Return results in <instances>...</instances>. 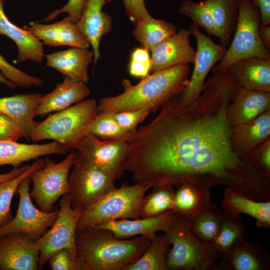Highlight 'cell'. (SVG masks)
<instances>
[{
  "instance_id": "1",
  "label": "cell",
  "mask_w": 270,
  "mask_h": 270,
  "mask_svg": "<svg viewBox=\"0 0 270 270\" xmlns=\"http://www.w3.org/2000/svg\"><path fill=\"white\" fill-rule=\"evenodd\" d=\"M238 86L226 70L205 80L192 104L184 106L180 94L172 98L132 134L125 170L150 188L222 185L256 200H269L270 178L232 147L227 110Z\"/></svg>"
},
{
  "instance_id": "2",
  "label": "cell",
  "mask_w": 270,
  "mask_h": 270,
  "mask_svg": "<svg viewBox=\"0 0 270 270\" xmlns=\"http://www.w3.org/2000/svg\"><path fill=\"white\" fill-rule=\"evenodd\" d=\"M190 72L188 64H182L153 72L135 85L124 80V92L101 98L97 112H118L142 108L155 112L182 92L188 84Z\"/></svg>"
},
{
  "instance_id": "3",
  "label": "cell",
  "mask_w": 270,
  "mask_h": 270,
  "mask_svg": "<svg viewBox=\"0 0 270 270\" xmlns=\"http://www.w3.org/2000/svg\"><path fill=\"white\" fill-rule=\"evenodd\" d=\"M152 236L126 240L94 226L77 230V254L84 270H125L144 252Z\"/></svg>"
},
{
  "instance_id": "4",
  "label": "cell",
  "mask_w": 270,
  "mask_h": 270,
  "mask_svg": "<svg viewBox=\"0 0 270 270\" xmlns=\"http://www.w3.org/2000/svg\"><path fill=\"white\" fill-rule=\"evenodd\" d=\"M97 106L94 98L88 99L50 114L44 120L37 122L30 140L34 142L52 140L70 150H76L90 134Z\"/></svg>"
},
{
  "instance_id": "5",
  "label": "cell",
  "mask_w": 270,
  "mask_h": 270,
  "mask_svg": "<svg viewBox=\"0 0 270 270\" xmlns=\"http://www.w3.org/2000/svg\"><path fill=\"white\" fill-rule=\"evenodd\" d=\"M172 248L166 258L168 270H208L221 256L212 244L202 242L192 232L189 220L174 212L169 228L164 232Z\"/></svg>"
},
{
  "instance_id": "6",
  "label": "cell",
  "mask_w": 270,
  "mask_h": 270,
  "mask_svg": "<svg viewBox=\"0 0 270 270\" xmlns=\"http://www.w3.org/2000/svg\"><path fill=\"white\" fill-rule=\"evenodd\" d=\"M148 189V186L136 182L132 186L122 184L114 188L82 212L77 230L112 220L140 218V204Z\"/></svg>"
},
{
  "instance_id": "7",
  "label": "cell",
  "mask_w": 270,
  "mask_h": 270,
  "mask_svg": "<svg viewBox=\"0 0 270 270\" xmlns=\"http://www.w3.org/2000/svg\"><path fill=\"white\" fill-rule=\"evenodd\" d=\"M260 18L251 0H240L238 21L231 42L222 60L211 70L212 74L226 70L233 63L246 58H270L259 34Z\"/></svg>"
},
{
  "instance_id": "8",
  "label": "cell",
  "mask_w": 270,
  "mask_h": 270,
  "mask_svg": "<svg viewBox=\"0 0 270 270\" xmlns=\"http://www.w3.org/2000/svg\"><path fill=\"white\" fill-rule=\"evenodd\" d=\"M74 154L72 149L58 163L48 158L42 168L30 174L32 188L30 194L41 210L52 211L56 202L68 193V176L74 164Z\"/></svg>"
},
{
  "instance_id": "9",
  "label": "cell",
  "mask_w": 270,
  "mask_h": 270,
  "mask_svg": "<svg viewBox=\"0 0 270 270\" xmlns=\"http://www.w3.org/2000/svg\"><path fill=\"white\" fill-rule=\"evenodd\" d=\"M74 150L73 164L98 168L116 180L125 171L127 142L102 140L89 134L82 146Z\"/></svg>"
},
{
  "instance_id": "10",
  "label": "cell",
  "mask_w": 270,
  "mask_h": 270,
  "mask_svg": "<svg viewBox=\"0 0 270 270\" xmlns=\"http://www.w3.org/2000/svg\"><path fill=\"white\" fill-rule=\"evenodd\" d=\"M82 210L72 207L69 194L62 196L60 201L58 215L53 224L36 240L40 251L38 269L42 268L50 257L56 252L67 248L78 256L76 246V234Z\"/></svg>"
},
{
  "instance_id": "11",
  "label": "cell",
  "mask_w": 270,
  "mask_h": 270,
  "mask_svg": "<svg viewBox=\"0 0 270 270\" xmlns=\"http://www.w3.org/2000/svg\"><path fill=\"white\" fill-rule=\"evenodd\" d=\"M30 174L20 182L16 191L19 203L16 216L0 228V237L10 234L23 233L36 240L48 230L56 220L59 208L50 212L37 208L30 194Z\"/></svg>"
},
{
  "instance_id": "12",
  "label": "cell",
  "mask_w": 270,
  "mask_h": 270,
  "mask_svg": "<svg viewBox=\"0 0 270 270\" xmlns=\"http://www.w3.org/2000/svg\"><path fill=\"white\" fill-rule=\"evenodd\" d=\"M116 180L98 168L73 164L68 176L72 207L84 211L116 188Z\"/></svg>"
},
{
  "instance_id": "13",
  "label": "cell",
  "mask_w": 270,
  "mask_h": 270,
  "mask_svg": "<svg viewBox=\"0 0 270 270\" xmlns=\"http://www.w3.org/2000/svg\"><path fill=\"white\" fill-rule=\"evenodd\" d=\"M189 29L196 40V50L192 76L187 86L180 94L184 106L192 104L198 98L207 75L216 63L222 60L227 49L215 43L194 24Z\"/></svg>"
},
{
  "instance_id": "14",
  "label": "cell",
  "mask_w": 270,
  "mask_h": 270,
  "mask_svg": "<svg viewBox=\"0 0 270 270\" xmlns=\"http://www.w3.org/2000/svg\"><path fill=\"white\" fill-rule=\"evenodd\" d=\"M40 251L36 240L23 233L0 237V270H36Z\"/></svg>"
},
{
  "instance_id": "15",
  "label": "cell",
  "mask_w": 270,
  "mask_h": 270,
  "mask_svg": "<svg viewBox=\"0 0 270 270\" xmlns=\"http://www.w3.org/2000/svg\"><path fill=\"white\" fill-rule=\"evenodd\" d=\"M270 255L262 244L248 239L223 254L213 265L214 270H269Z\"/></svg>"
},
{
  "instance_id": "16",
  "label": "cell",
  "mask_w": 270,
  "mask_h": 270,
  "mask_svg": "<svg viewBox=\"0 0 270 270\" xmlns=\"http://www.w3.org/2000/svg\"><path fill=\"white\" fill-rule=\"evenodd\" d=\"M190 29H181L157 45L151 52L150 71L194 63L196 50L190 44Z\"/></svg>"
},
{
  "instance_id": "17",
  "label": "cell",
  "mask_w": 270,
  "mask_h": 270,
  "mask_svg": "<svg viewBox=\"0 0 270 270\" xmlns=\"http://www.w3.org/2000/svg\"><path fill=\"white\" fill-rule=\"evenodd\" d=\"M111 0H86L84 11L76 24L78 30L86 38L92 48L94 66L100 58V40L112 30L110 16L102 10L104 4Z\"/></svg>"
},
{
  "instance_id": "18",
  "label": "cell",
  "mask_w": 270,
  "mask_h": 270,
  "mask_svg": "<svg viewBox=\"0 0 270 270\" xmlns=\"http://www.w3.org/2000/svg\"><path fill=\"white\" fill-rule=\"evenodd\" d=\"M270 136V110L231 128L232 148L240 158L246 160L252 151Z\"/></svg>"
},
{
  "instance_id": "19",
  "label": "cell",
  "mask_w": 270,
  "mask_h": 270,
  "mask_svg": "<svg viewBox=\"0 0 270 270\" xmlns=\"http://www.w3.org/2000/svg\"><path fill=\"white\" fill-rule=\"evenodd\" d=\"M270 110V92L238 87L227 110L232 126L248 122Z\"/></svg>"
},
{
  "instance_id": "20",
  "label": "cell",
  "mask_w": 270,
  "mask_h": 270,
  "mask_svg": "<svg viewBox=\"0 0 270 270\" xmlns=\"http://www.w3.org/2000/svg\"><path fill=\"white\" fill-rule=\"evenodd\" d=\"M174 212L168 210L154 217L118 220L94 227L108 230L120 238L133 236H152L158 232H166L171 224Z\"/></svg>"
},
{
  "instance_id": "21",
  "label": "cell",
  "mask_w": 270,
  "mask_h": 270,
  "mask_svg": "<svg viewBox=\"0 0 270 270\" xmlns=\"http://www.w3.org/2000/svg\"><path fill=\"white\" fill-rule=\"evenodd\" d=\"M226 70L240 87L270 92V58L242 59L232 64Z\"/></svg>"
},
{
  "instance_id": "22",
  "label": "cell",
  "mask_w": 270,
  "mask_h": 270,
  "mask_svg": "<svg viewBox=\"0 0 270 270\" xmlns=\"http://www.w3.org/2000/svg\"><path fill=\"white\" fill-rule=\"evenodd\" d=\"M26 30L50 46H68L72 48H88L90 46L78 29L76 24L68 16L50 24L34 23Z\"/></svg>"
},
{
  "instance_id": "23",
  "label": "cell",
  "mask_w": 270,
  "mask_h": 270,
  "mask_svg": "<svg viewBox=\"0 0 270 270\" xmlns=\"http://www.w3.org/2000/svg\"><path fill=\"white\" fill-rule=\"evenodd\" d=\"M70 150L56 142L44 144H26L12 140H0V166L11 165L20 166L22 164L51 154L65 156Z\"/></svg>"
},
{
  "instance_id": "24",
  "label": "cell",
  "mask_w": 270,
  "mask_h": 270,
  "mask_svg": "<svg viewBox=\"0 0 270 270\" xmlns=\"http://www.w3.org/2000/svg\"><path fill=\"white\" fill-rule=\"evenodd\" d=\"M90 91L86 84L66 76L55 88L42 96L35 112V116H44L53 112H59L78 103L88 96Z\"/></svg>"
},
{
  "instance_id": "25",
  "label": "cell",
  "mask_w": 270,
  "mask_h": 270,
  "mask_svg": "<svg viewBox=\"0 0 270 270\" xmlns=\"http://www.w3.org/2000/svg\"><path fill=\"white\" fill-rule=\"evenodd\" d=\"M94 56V52L88 48H72L46 55V65L73 80L86 84L89 79L88 68Z\"/></svg>"
},
{
  "instance_id": "26",
  "label": "cell",
  "mask_w": 270,
  "mask_h": 270,
  "mask_svg": "<svg viewBox=\"0 0 270 270\" xmlns=\"http://www.w3.org/2000/svg\"><path fill=\"white\" fill-rule=\"evenodd\" d=\"M42 96L29 94L0 98V112L17 122L28 140L37 123L34 120L35 112Z\"/></svg>"
},
{
  "instance_id": "27",
  "label": "cell",
  "mask_w": 270,
  "mask_h": 270,
  "mask_svg": "<svg viewBox=\"0 0 270 270\" xmlns=\"http://www.w3.org/2000/svg\"><path fill=\"white\" fill-rule=\"evenodd\" d=\"M4 0H0V34L12 39L16 44V60H31L40 62L44 56V43L26 30L22 29L10 21L4 12Z\"/></svg>"
},
{
  "instance_id": "28",
  "label": "cell",
  "mask_w": 270,
  "mask_h": 270,
  "mask_svg": "<svg viewBox=\"0 0 270 270\" xmlns=\"http://www.w3.org/2000/svg\"><path fill=\"white\" fill-rule=\"evenodd\" d=\"M222 206L228 212L239 215L244 214L254 218L258 228H270V200H256L226 188Z\"/></svg>"
},
{
  "instance_id": "29",
  "label": "cell",
  "mask_w": 270,
  "mask_h": 270,
  "mask_svg": "<svg viewBox=\"0 0 270 270\" xmlns=\"http://www.w3.org/2000/svg\"><path fill=\"white\" fill-rule=\"evenodd\" d=\"M210 188L183 184L175 191L172 211L188 220L212 203Z\"/></svg>"
},
{
  "instance_id": "30",
  "label": "cell",
  "mask_w": 270,
  "mask_h": 270,
  "mask_svg": "<svg viewBox=\"0 0 270 270\" xmlns=\"http://www.w3.org/2000/svg\"><path fill=\"white\" fill-rule=\"evenodd\" d=\"M220 34V44L227 48L236 27L240 0H205Z\"/></svg>"
},
{
  "instance_id": "31",
  "label": "cell",
  "mask_w": 270,
  "mask_h": 270,
  "mask_svg": "<svg viewBox=\"0 0 270 270\" xmlns=\"http://www.w3.org/2000/svg\"><path fill=\"white\" fill-rule=\"evenodd\" d=\"M133 30L134 38L148 52L176 32L174 24L154 18L151 16L139 20Z\"/></svg>"
},
{
  "instance_id": "32",
  "label": "cell",
  "mask_w": 270,
  "mask_h": 270,
  "mask_svg": "<svg viewBox=\"0 0 270 270\" xmlns=\"http://www.w3.org/2000/svg\"><path fill=\"white\" fill-rule=\"evenodd\" d=\"M248 236L240 216L222 210L219 230L212 244L222 256L239 242L247 239Z\"/></svg>"
},
{
  "instance_id": "33",
  "label": "cell",
  "mask_w": 270,
  "mask_h": 270,
  "mask_svg": "<svg viewBox=\"0 0 270 270\" xmlns=\"http://www.w3.org/2000/svg\"><path fill=\"white\" fill-rule=\"evenodd\" d=\"M170 245L164 234H154L142 255L125 270H168L166 258Z\"/></svg>"
},
{
  "instance_id": "34",
  "label": "cell",
  "mask_w": 270,
  "mask_h": 270,
  "mask_svg": "<svg viewBox=\"0 0 270 270\" xmlns=\"http://www.w3.org/2000/svg\"><path fill=\"white\" fill-rule=\"evenodd\" d=\"M222 210L212 202L189 220L192 234L202 242L212 244L219 230Z\"/></svg>"
},
{
  "instance_id": "35",
  "label": "cell",
  "mask_w": 270,
  "mask_h": 270,
  "mask_svg": "<svg viewBox=\"0 0 270 270\" xmlns=\"http://www.w3.org/2000/svg\"><path fill=\"white\" fill-rule=\"evenodd\" d=\"M175 190L165 185L154 188L153 191L142 198L139 209L140 218H151L172 210Z\"/></svg>"
},
{
  "instance_id": "36",
  "label": "cell",
  "mask_w": 270,
  "mask_h": 270,
  "mask_svg": "<svg viewBox=\"0 0 270 270\" xmlns=\"http://www.w3.org/2000/svg\"><path fill=\"white\" fill-rule=\"evenodd\" d=\"M44 164L45 160L38 158L19 176L0 182V228L13 218L10 210L11 202L20 182L33 171L42 168Z\"/></svg>"
},
{
  "instance_id": "37",
  "label": "cell",
  "mask_w": 270,
  "mask_h": 270,
  "mask_svg": "<svg viewBox=\"0 0 270 270\" xmlns=\"http://www.w3.org/2000/svg\"><path fill=\"white\" fill-rule=\"evenodd\" d=\"M89 132L102 140L127 142L132 134L122 128L110 112H97L92 122Z\"/></svg>"
},
{
  "instance_id": "38",
  "label": "cell",
  "mask_w": 270,
  "mask_h": 270,
  "mask_svg": "<svg viewBox=\"0 0 270 270\" xmlns=\"http://www.w3.org/2000/svg\"><path fill=\"white\" fill-rule=\"evenodd\" d=\"M179 12L190 18L193 24L204 29L209 34L220 38L212 15L204 0L196 2L192 0H184L180 4Z\"/></svg>"
},
{
  "instance_id": "39",
  "label": "cell",
  "mask_w": 270,
  "mask_h": 270,
  "mask_svg": "<svg viewBox=\"0 0 270 270\" xmlns=\"http://www.w3.org/2000/svg\"><path fill=\"white\" fill-rule=\"evenodd\" d=\"M0 70L1 74L16 87L40 86L43 83L40 78L30 76L9 64L0 54Z\"/></svg>"
},
{
  "instance_id": "40",
  "label": "cell",
  "mask_w": 270,
  "mask_h": 270,
  "mask_svg": "<svg viewBox=\"0 0 270 270\" xmlns=\"http://www.w3.org/2000/svg\"><path fill=\"white\" fill-rule=\"evenodd\" d=\"M48 262L52 270H84L78 257L67 248L54 253Z\"/></svg>"
},
{
  "instance_id": "41",
  "label": "cell",
  "mask_w": 270,
  "mask_h": 270,
  "mask_svg": "<svg viewBox=\"0 0 270 270\" xmlns=\"http://www.w3.org/2000/svg\"><path fill=\"white\" fill-rule=\"evenodd\" d=\"M150 110L147 108L112 112L114 118L126 130L133 134L136 130L138 125L142 122Z\"/></svg>"
},
{
  "instance_id": "42",
  "label": "cell",
  "mask_w": 270,
  "mask_h": 270,
  "mask_svg": "<svg viewBox=\"0 0 270 270\" xmlns=\"http://www.w3.org/2000/svg\"><path fill=\"white\" fill-rule=\"evenodd\" d=\"M248 160L270 178V136L252 151Z\"/></svg>"
},
{
  "instance_id": "43",
  "label": "cell",
  "mask_w": 270,
  "mask_h": 270,
  "mask_svg": "<svg viewBox=\"0 0 270 270\" xmlns=\"http://www.w3.org/2000/svg\"><path fill=\"white\" fill-rule=\"evenodd\" d=\"M146 49L136 48L132 52L128 66L130 74L144 78L148 74L150 68V58Z\"/></svg>"
},
{
  "instance_id": "44",
  "label": "cell",
  "mask_w": 270,
  "mask_h": 270,
  "mask_svg": "<svg viewBox=\"0 0 270 270\" xmlns=\"http://www.w3.org/2000/svg\"><path fill=\"white\" fill-rule=\"evenodd\" d=\"M86 0H68V3L61 9L51 12L44 21L48 22L55 18L62 12H67L68 17L74 24L80 19L86 7Z\"/></svg>"
},
{
  "instance_id": "45",
  "label": "cell",
  "mask_w": 270,
  "mask_h": 270,
  "mask_svg": "<svg viewBox=\"0 0 270 270\" xmlns=\"http://www.w3.org/2000/svg\"><path fill=\"white\" fill-rule=\"evenodd\" d=\"M24 137V134L20 125L0 112V140L17 141L19 138Z\"/></svg>"
},
{
  "instance_id": "46",
  "label": "cell",
  "mask_w": 270,
  "mask_h": 270,
  "mask_svg": "<svg viewBox=\"0 0 270 270\" xmlns=\"http://www.w3.org/2000/svg\"><path fill=\"white\" fill-rule=\"evenodd\" d=\"M126 12L135 24L140 20L150 16L144 0H122Z\"/></svg>"
},
{
  "instance_id": "47",
  "label": "cell",
  "mask_w": 270,
  "mask_h": 270,
  "mask_svg": "<svg viewBox=\"0 0 270 270\" xmlns=\"http://www.w3.org/2000/svg\"><path fill=\"white\" fill-rule=\"evenodd\" d=\"M254 8L260 12V24L268 26L270 24V0H251Z\"/></svg>"
},
{
  "instance_id": "48",
  "label": "cell",
  "mask_w": 270,
  "mask_h": 270,
  "mask_svg": "<svg viewBox=\"0 0 270 270\" xmlns=\"http://www.w3.org/2000/svg\"><path fill=\"white\" fill-rule=\"evenodd\" d=\"M30 165L26 164L18 168H14L10 171L0 174V182L15 178L24 172Z\"/></svg>"
},
{
  "instance_id": "49",
  "label": "cell",
  "mask_w": 270,
  "mask_h": 270,
  "mask_svg": "<svg viewBox=\"0 0 270 270\" xmlns=\"http://www.w3.org/2000/svg\"><path fill=\"white\" fill-rule=\"evenodd\" d=\"M259 34L260 40L266 48L270 52V26H268L260 25L259 28Z\"/></svg>"
},
{
  "instance_id": "50",
  "label": "cell",
  "mask_w": 270,
  "mask_h": 270,
  "mask_svg": "<svg viewBox=\"0 0 270 270\" xmlns=\"http://www.w3.org/2000/svg\"><path fill=\"white\" fill-rule=\"evenodd\" d=\"M0 82L6 84L10 88H15L16 86L10 81L7 80L1 73H0Z\"/></svg>"
}]
</instances>
